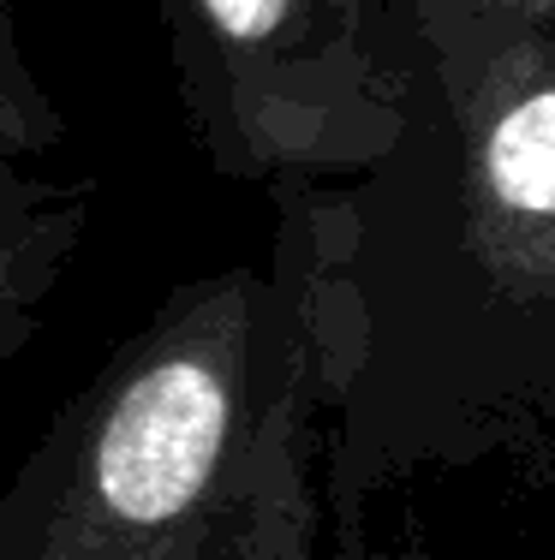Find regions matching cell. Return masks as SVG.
Returning a JSON list of instances; mask_svg holds the SVG:
<instances>
[{"label": "cell", "instance_id": "obj_3", "mask_svg": "<svg viewBox=\"0 0 555 560\" xmlns=\"http://www.w3.org/2000/svg\"><path fill=\"white\" fill-rule=\"evenodd\" d=\"M192 143L228 185H352L413 96V0H155Z\"/></svg>", "mask_w": 555, "mask_h": 560}, {"label": "cell", "instance_id": "obj_1", "mask_svg": "<svg viewBox=\"0 0 555 560\" xmlns=\"http://www.w3.org/2000/svg\"><path fill=\"white\" fill-rule=\"evenodd\" d=\"M413 96L352 197L359 364L328 525L406 471L555 477V0H413Z\"/></svg>", "mask_w": 555, "mask_h": 560}, {"label": "cell", "instance_id": "obj_4", "mask_svg": "<svg viewBox=\"0 0 555 560\" xmlns=\"http://www.w3.org/2000/svg\"><path fill=\"white\" fill-rule=\"evenodd\" d=\"M84 233L90 179L72 162V126L24 60L12 0H0V364L43 335Z\"/></svg>", "mask_w": 555, "mask_h": 560}, {"label": "cell", "instance_id": "obj_2", "mask_svg": "<svg viewBox=\"0 0 555 560\" xmlns=\"http://www.w3.org/2000/svg\"><path fill=\"white\" fill-rule=\"evenodd\" d=\"M257 257L192 275L43 423L0 560H323V453L359 364L347 185H287Z\"/></svg>", "mask_w": 555, "mask_h": 560}]
</instances>
